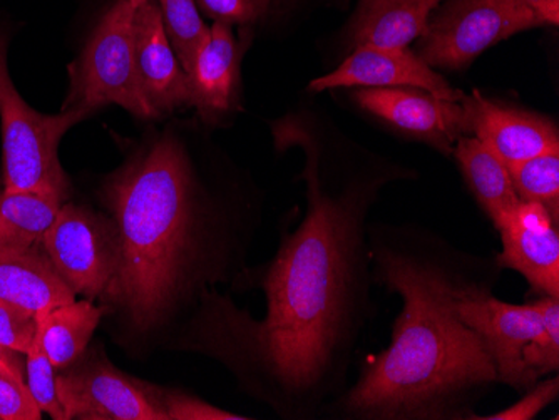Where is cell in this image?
Returning <instances> with one entry per match:
<instances>
[{"label": "cell", "instance_id": "obj_5", "mask_svg": "<svg viewBox=\"0 0 559 420\" xmlns=\"http://www.w3.org/2000/svg\"><path fill=\"white\" fill-rule=\"evenodd\" d=\"M134 11L130 0H116L100 19L80 59L69 68L71 87L62 109L91 115L118 105L136 118H153L138 81Z\"/></svg>", "mask_w": 559, "mask_h": 420}, {"label": "cell", "instance_id": "obj_30", "mask_svg": "<svg viewBox=\"0 0 559 420\" xmlns=\"http://www.w3.org/2000/svg\"><path fill=\"white\" fill-rule=\"evenodd\" d=\"M527 9L535 12L536 17L542 21L543 26H558L559 0H521Z\"/></svg>", "mask_w": 559, "mask_h": 420}, {"label": "cell", "instance_id": "obj_7", "mask_svg": "<svg viewBox=\"0 0 559 420\" xmlns=\"http://www.w3.org/2000/svg\"><path fill=\"white\" fill-rule=\"evenodd\" d=\"M43 244L75 297L96 300L108 293L121 256L115 219L66 202Z\"/></svg>", "mask_w": 559, "mask_h": 420}, {"label": "cell", "instance_id": "obj_16", "mask_svg": "<svg viewBox=\"0 0 559 420\" xmlns=\"http://www.w3.org/2000/svg\"><path fill=\"white\" fill-rule=\"evenodd\" d=\"M0 300L40 319L56 307L74 302L75 293L39 243L29 249L0 250Z\"/></svg>", "mask_w": 559, "mask_h": 420}, {"label": "cell", "instance_id": "obj_18", "mask_svg": "<svg viewBox=\"0 0 559 420\" xmlns=\"http://www.w3.org/2000/svg\"><path fill=\"white\" fill-rule=\"evenodd\" d=\"M452 153L480 208L498 228L502 219L521 203L508 165L473 134L460 137Z\"/></svg>", "mask_w": 559, "mask_h": 420}, {"label": "cell", "instance_id": "obj_27", "mask_svg": "<svg viewBox=\"0 0 559 420\" xmlns=\"http://www.w3.org/2000/svg\"><path fill=\"white\" fill-rule=\"evenodd\" d=\"M163 410L166 420H247L250 417L228 412L212 406L206 400L198 399L194 395L181 391H166L159 388Z\"/></svg>", "mask_w": 559, "mask_h": 420}, {"label": "cell", "instance_id": "obj_6", "mask_svg": "<svg viewBox=\"0 0 559 420\" xmlns=\"http://www.w3.org/2000/svg\"><path fill=\"white\" fill-rule=\"evenodd\" d=\"M539 26L521 0H449L430 15L416 55L432 69L460 71L495 44Z\"/></svg>", "mask_w": 559, "mask_h": 420}, {"label": "cell", "instance_id": "obj_23", "mask_svg": "<svg viewBox=\"0 0 559 420\" xmlns=\"http://www.w3.org/2000/svg\"><path fill=\"white\" fill-rule=\"evenodd\" d=\"M546 325V334L524 350V365L533 381H542L559 369V297H539L535 300Z\"/></svg>", "mask_w": 559, "mask_h": 420}, {"label": "cell", "instance_id": "obj_11", "mask_svg": "<svg viewBox=\"0 0 559 420\" xmlns=\"http://www.w3.org/2000/svg\"><path fill=\"white\" fill-rule=\"evenodd\" d=\"M338 87H416L448 101L466 97L409 47H355L335 71L309 84L316 93Z\"/></svg>", "mask_w": 559, "mask_h": 420}, {"label": "cell", "instance_id": "obj_25", "mask_svg": "<svg viewBox=\"0 0 559 420\" xmlns=\"http://www.w3.org/2000/svg\"><path fill=\"white\" fill-rule=\"evenodd\" d=\"M37 406L17 367L0 356V420H40Z\"/></svg>", "mask_w": 559, "mask_h": 420}, {"label": "cell", "instance_id": "obj_26", "mask_svg": "<svg viewBox=\"0 0 559 420\" xmlns=\"http://www.w3.org/2000/svg\"><path fill=\"white\" fill-rule=\"evenodd\" d=\"M37 335V319L25 310L0 300V353L27 356Z\"/></svg>", "mask_w": 559, "mask_h": 420}, {"label": "cell", "instance_id": "obj_12", "mask_svg": "<svg viewBox=\"0 0 559 420\" xmlns=\"http://www.w3.org/2000/svg\"><path fill=\"white\" fill-rule=\"evenodd\" d=\"M496 230L502 240L498 265L523 275L535 293L559 297V227L548 209L521 202Z\"/></svg>", "mask_w": 559, "mask_h": 420}, {"label": "cell", "instance_id": "obj_19", "mask_svg": "<svg viewBox=\"0 0 559 420\" xmlns=\"http://www.w3.org/2000/svg\"><path fill=\"white\" fill-rule=\"evenodd\" d=\"M103 313L93 300L83 299L56 307L37 319V334L56 370L72 365L86 352Z\"/></svg>", "mask_w": 559, "mask_h": 420}, {"label": "cell", "instance_id": "obj_33", "mask_svg": "<svg viewBox=\"0 0 559 420\" xmlns=\"http://www.w3.org/2000/svg\"><path fill=\"white\" fill-rule=\"evenodd\" d=\"M0 356H4V353H0Z\"/></svg>", "mask_w": 559, "mask_h": 420}, {"label": "cell", "instance_id": "obj_10", "mask_svg": "<svg viewBox=\"0 0 559 420\" xmlns=\"http://www.w3.org/2000/svg\"><path fill=\"white\" fill-rule=\"evenodd\" d=\"M354 99L370 115L445 155L471 134L464 99L448 101L416 87H360Z\"/></svg>", "mask_w": 559, "mask_h": 420}, {"label": "cell", "instance_id": "obj_28", "mask_svg": "<svg viewBox=\"0 0 559 420\" xmlns=\"http://www.w3.org/2000/svg\"><path fill=\"white\" fill-rule=\"evenodd\" d=\"M559 395V379L548 377L546 381L536 382L533 387L524 391L523 397L514 406L489 416H474L479 420H531L539 416L543 409L551 406Z\"/></svg>", "mask_w": 559, "mask_h": 420}, {"label": "cell", "instance_id": "obj_8", "mask_svg": "<svg viewBox=\"0 0 559 420\" xmlns=\"http://www.w3.org/2000/svg\"><path fill=\"white\" fill-rule=\"evenodd\" d=\"M56 382L66 420H166L159 387L126 375L100 350H86Z\"/></svg>", "mask_w": 559, "mask_h": 420}, {"label": "cell", "instance_id": "obj_13", "mask_svg": "<svg viewBox=\"0 0 559 420\" xmlns=\"http://www.w3.org/2000/svg\"><path fill=\"white\" fill-rule=\"evenodd\" d=\"M469 133L511 166L545 153L559 152L555 122L536 112L498 105L479 91L464 97Z\"/></svg>", "mask_w": 559, "mask_h": 420}, {"label": "cell", "instance_id": "obj_20", "mask_svg": "<svg viewBox=\"0 0 559 420\" xmlns=\"http://www.w3.org/2000/svg\"><path fill=\"white\" fill-rule=\"evenodd\" d=\"M64 203L29 191L0 190V250L43 243Z\"/></svg>", "mask_w": 559, "mask_h": 420}, {"label": "cell", "instance_id": "obj_21", "mask_svg": "<svg viewBox=\"0 0 559 420\" xmlns=\"http://www.w3.org/2000/svg\"><path fill=\"white\" fill-rule=\"evenodd\" d=\"M163 27L176 58L190 74L194 58L210 36V27L201 17L197 0H156Z\"/></svg>", "mask_w": 559, "mask_h": 420}, {"label": "cell", "instance_id": "obj_4", "mask_svg": "<svg viewBox=\"0 0 559 420\" xmlns=\"http://www.w3.org/2000/svg\"><path fill=\"white\" fill-rule=\"evenodd\" d=\"M87 116L80 109H62L59 115L36 111L22 99L9 72L0 76L2 190L29 191L68 202L71 187L59 161V143Z\"/></svg>", "mask_w": 559, "mask_h": 420}, {"label": "cell", "instance_id": "obj_3", "mask_svg": "<svg viewBox=\"0 0 559 420\" xmlns=\"http://www.w3.org/2000/svg\"><path fill=\"white\" fill-rule=\"evenodd\" d=\"M119 235L118 274L106 297L138 331H153L198 288L223 280L234 216L203 196L183 144L165 136L103 190Z\"/></svg>", "mask_w": 559, "mask_h": 420}, {"label": "cell", "instance_id": "obj_1", "mask_svg": "<svg viewBox=\"0 0 559 420\" xmlns=\"http://www.w3.org/2000/svg\"><path fill=\"white\" fill-rule=\"evenodd\" d=\"M305 153L307 212L280 241L262 287V320L226 302L209 305L218 349L247 369L282 409L313 416L347 388L348 372L376 312L369 213L391 177L326 178L322 143L304 122L276 131Z\"/></svg>", "mask_w": 559, "mask_h": 420}, {"label": "cell", "instance_id": "obj_17", "mask_svg": "<svg viewBox=\"0 0 559 420\" xmlns=\"http://www.w3.org/2000/svg\"><path fill=\"white\" fill-rule=\"evenodd\" d=\"M441 0H360L352 24L355 47H409L419 39Z\"/></svg>", "mask_w": 559, "mask_h": 420}, {"label": "cell", "instance_id": "obj_31", "mask_svg": "<svg viewBox=\"0 0 559 420\" xmlns=\"http://www.w3.org/2000/svg\"><path fill=\"white\" fill-rule=\"evenodd\" d=\"M5 43L2 37H0V76H4V74H8V58H5Z\"/></svg>", "mask_w": 559, "mask_h": 420}, {"label": "cell", "instance_id": "obj_29", "mask_svg": "<svg viewBox=\"0 0 559 420\" xmlns=\"http://www.w3.org/2000/svg\"><path fill=\"white\" fill-rule=\"evenodd\" d=\"M269 0H197L198 8L223 24H247L265 11Z\"/></svg>", "mask_w": 559, "mask_h": 420}, {"label": "cell", "instance_id": "obj_2", "mask_svg": "<svg viewBox=\"0 0 559 420\" xmlns=\"http://www.w3.org/2000/svg\"><path fill=\"white\" fill-rule=\"evenodd\" d=\"M369 252L373 284L397 293L402 309L391 345L367 359L330 413L347 420L473 419L499 375L460 302L498 285V260L455 249L416 225H372Z\"/></svg>", "mask_w": 559, "mask_h": 420}, {"label": "cell", "instance_id": "obj_32", "mask_svg": "<svg viewBox=\"0 0 559 420\" xmlns=\"http://www.w3.org/2000/svg\"><path fill=\"white\" fill-rule=\"evenodd\" d=\"M131 4H133V8H140V5H143L144 2H147V0H130Z\"/></svg>", "mask_w": 559, "mask_h": 420}, {"label": "cell", "instance_id": "obj_22", "mask_svg": "<svg viewBox=\"0 0 559 420\" xmlns=\"http://www.w3.org/2000/svg\"><path fill=\"white\" fill-rule=\"evenodd\" d=\"M520 202L539 203L559 227V152L508 166Z\"/></svg>", "mask_w": 559, "mask_h": 420}, {"label": "cell", "instance_id": "obj_9", "mask_svg": "<svg viewBox=\"0 0 559 420\" xmlns=\"http://www.w3.org/2000/svg\"><path fill=\"white\" fill-rule=\"evenodd\" d=\"M495 287L479 288L460 302L464 322L488 345L499 384L524 392L536 384L524 365V350L546 334V325L535 302L513 305L492 295Z\"/></svg>", "mask_w": 559, "mask_h": 420}, {"label": "cell", "instance_id": "obj_15", "mask_svg": "<svg viewBox=\"0 0 559 420\" xmlns=\"http://www.w3.org/2000/svg\"><path fill=\"white\" fill-rule=\"evenodd\" d=\"M240 61V47L230 24L215 22L188 74L190 106L206 121H215L237 106Z\"/></svg>", "mask_w": 559, "mask_h": 420}, {"label": "cell", "instance_id": "obj_24", "mask_svg": "<svg viewBox=\"0 0 559 420\" xmlns=\"http://www.w3.org/2000/svg\"><path fill=\"white\" fill-rule=\"evenodd\" d=\"M27 363H25V375H27V387L33 394L39 409L43 413H49L52 419L66 420L64 409L58 395V375L55 372V365L47 357L44 350L39 334L36 335L33 347L27 352Z\"/></svg>", "mask_w": 559, "mask_h": 420}, {"label": "cell", "instance_id": "obj_14", "mask_svg": "<svg viewBox=\"0 0 559 420\" xmlns=\"http://www.w3.org/2000/svg\"><path fill=\"white\" fill-rule=\"evenodd\" d=\"M134 36L138 81L153 118L190 106L188 74L166 36L156 0L134 11Z\"/></svg>", "mask_w": 559, "mask_h": 420}]
</instances>
